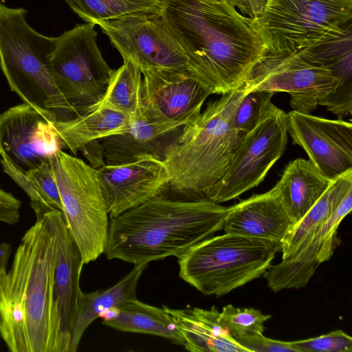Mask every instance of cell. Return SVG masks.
<instances>
[{
  "label": "cell",
  "mask_w": 352,
  "mask_h": 352,
  "mask_svg": "<svg viewBox=\"0 0 352 352\" xmlns=\"http://www.w3.org/2000/svg\"><path fill=\"white\" fill-rule=\"evenodd\" d=\"M271 318L254 308H240L227 305L220 312L219 321L234 338L244 333H261L265 322Z\"/></svg>",
  "instance_id": "obj_30"
},
{
  "label": "cell",
  "mask_w": 352,
  "mask_h": 352,
  "mask_svg": "<svg viewBox=\"0 0 352 352\" xmlns=\"http://www.w3.org/2000/svg\"><path fill=\"white\" fill-rule=\"evenodd\" d=\"M96 170L109 219L164 193L170 181L163 160L151 156Z\"/></svg>",
  "instance_id": "obj_17"
},
{
  "label": "cell",
  "mask_w": 352,
  "mask_h": 352,
  "mask_svg": "<svg viewBox=\"0 0 352 352\" xmlns=\"http://www.w3.org/2000/svg\"><path fill=\"white\" fill-rule=\"evenodd\" d=\"M287 132L309 161L332 181L352 168V124L292 110L287 113Z\"/></svg>",
  "instance_id": "obj_14"
},
{
  "label": "cell",
  "mask_w": 352,
  "mask_h": 352,
  "mask_svg": "<svg viewBox=\"0 0 352 352\" xmlns=\"http://www.w3.org/2000/svg\"><path fill=\"white\" fill-rule=\"evenodd\" d=\"M352 189V168L332 180L305 215L296 223L281 244L282 259L295 253L329 219Z\"/></svg>",
  "instance_id": "obj_25"
},
{
  "label": "cell",
  "mask_w": 352,
  "mask_h": 352,
  "mask_svg": "<svg viewBox=\"0 0 352 352\" xmlns=\"http://www.w3.org/2000/svg\"><path fill=\"white\" fill-rule=\"evenodd\" d=\"M296 352H351L352 338L342 330L333 331L316 338L291 341Z\"/></svg>",
  "instance_id": "obj_32"
},
{
  "label": "cell",
  "mask_w": 352,
  "mask_h": 352,
  "mask_svg": "<svg viewBox=\"0 0 352 352\" xmlns=\"http://www.w3.org/2000/svg\"><path fill=\"white\" fill-rule=\"evenodd\" d=\"M267 50L293 51L316 45L352 22V0H267L253 19Z\"/></svg>",
  "instance_id": "obj_9"
},
{
  "label": "cell",
  "mask_w": 352,
  "mask_h": 352,
  "mask_svg": "<svg viewBox=\"0 0 352 352\" xmlns=\"http://www.w3.org/2000/svg\"><path fill=\"white\" fill-rule=\"evenodd\" d=\"M142 115L149 122H180L195 119L210 95L190 74L144 70Z\"/></svg>",
  "instance_id": "obj_15"
},
{
  "label": "cell",
  "mask_w": 352,
  "mask_h": 352,
  "mask_svg": "<svg viewBox=\"0 0 352 352\" xmlns=\"http://www.w3.org/2000/svg\"><path fill=\"white\" fill-rule=\"evenodd\" d=\"M54 121L50 113L25 102L0 113V156L23 172L49 161L62 150Z\"/></svg>",
  "instance_id": "obj_13"
},
{
  "label": "cell",
  "mask_w": 352,
  "mask_h": 352,
  "mask_svg": "<svg viewBox=\"0 0 352 352\" xmlns=\"http://www.w3.org/2000/svg\"><path fill=\"white\" fill-rule=\"evenodd\" d=\"M184 126L180 122H149L142 116L131 119L126 131L100 140L104 164H128L148 156L162 160L170 134Z\"/></svg>",
  "instance_id": "obj_19"
},
{
  "label": "cell",
  "mask_w": 352,
  "mask_h": 352,
  "mask_svg": "<svg viewBox=\"0 0 352 352\" xmlns=\"http://www.w3.org/2000/svg\"><path fill=\"white\" fill-rule=\"evenodd\" d=\"M12 248L9 243H0V275L7 268L11 254Z\"/></svg>",
  "instance_id": "obj_37"
},
{
  "label": "cell",
  "mask_w": 352,
  "mask_h": 352,
  "mask_svg": "<svg viewBox=\"0 0 352 352\" xmlns=\"http://www.w3.org/2000/svg\"><path fill=\"white\" fill-rule=\"evenodd\" d=\"M142 85L140 69L132 61L125 60L118 69L112 70L105 93L86 112L108 109L124 114L131 119L142 116Z\"/></svg>",
  "instance_id": "obj_27"
},
{
  "label": "cell",
  "mask_w": 352,
  "mask_h": 352,
  "mask_svg": "<svg viewBox=\"0 0 352 352\" xmlns=\"http://www.w3.org/2000/svg\"><path fill=\"white\" fill-rule=\"evenodd\" d=\"M101 317L104 324L119 331L154 335L183 344L181 336L164 307L150 305L135 298L109 310Z\"/></svg>",
  "instance_id": "obj_24"
},
{
  "label": "cell",
  "mask_w": 352,
  "mask_h": 352,
  "mask_svg": "<svg viewBox=\"0 0 352 352\" xmlns=\"http://www.w3.org/2000/svg\"><path fill=\"white\" fill-rule=\"evenodd\" d=\"M228 210L208 199L160 195L109 219L104 253L133 265L177 258L222 230Z\"/></svg>",
  "instance_id": "obj_3"
},
{
  "label": "cell",
  "mask_w": 352,
  "mask_h": 352,
  "mask_svg": "<svg viewBox=\"0 0 352 352\" xmlns=\"http://www.w3.org/2000/svg\"><path fill=\"white\" fill-rule=\"evenodd\" d=\"M331 182L309 160L297 158L287 164L274 188L287 211L298 222Z\"/></svg>",
  "instance_id": "obj_22"
},
{
  "label": "cell",
  "mask_w": 352,
  "mask_h": 352,
  "mask_svg": "<svg viewBox=\"0 0 352 352\" xmlns=\"http://www.w3.org/2000/svg\"><path fill=\"white\" fill-rule=\"evenodd\" d=\"M287 113L271 102L258 124L242 135L230 165L207 199L223 203L260 184L287 144Z\"/></svg>",
  "instance_id": "obj_11"
},
{
  "label": "cell",
  "mask_w": 352,
  "mask_h": 352,
  "mask_svg": "<svg viewBox=\"0 0 352 352\" xmlns=\"http://www.w3.org/2000/svg\"><path fill=\"white\" fill-rule=\"evenodd\" d=\"M82 152L96 169L104 165L103 148L99 140L92 141L81 148Z\"/></svg>",
  "instance_id": "obj_36"
},
{
  "label": "cell",
  "mask_w": 352,
  "mask_h": 352,
  "mask_svg": "<svg viewBox=\"0 0 352 352\" xmlns=\"http://www.w3.org/2000/svg\"><path fill=\"white\" fill-rule=\"evenodd\" d=\"M164 24L210 94L242 87L267 46L253 19L229 0H163Z\"/></svg>",
  "instance_id": "obj_1"
},
{
  "label": "cell",
  "mask_w": 352,
  "mask_h": 352,
  "mask_svg": "<svg viewBox=\"0 0 352 352\" xmlns=\"http://www.w3.org/2000/svg\"><path fill=\"white\" fill-rule=\"evenodd\" d=\"M119 52L144 70L191 72L160 13H133L96 23ZM195 77V76H194Z\"/></svg>",
  "instance_id": "obj_12"
},
{
  "label": "cell",
  "mask_w": 352,
  "mask_h": 352,
  "mask_svg": "<svg viewBox=\"0 0 352 352\" xmlns=\"http://www.w3.org/2000/svg\"><path fill=\"white\" fill-rule=\"evenodd\" d=\"M21 202L12 193L0 187V222L10 225L18 223Z\"/></svg>",
  "instance_id": "obj_34"
},
{
  "label": "cell",
  "mask_w": 352,
  "mask_h": 352,
  "mask_svg": "<svg viewBox=\"0 0 352 352\" xmlns=\"http://www.w3.org/2000/svg\"><path fill=\"white\" fill-rule=\"evenodd\" d=\"M280 251L275 241L226 232L177 257L179 275L203 294L221 296L259 278Z\"/></svg>",
  "instance_id": "obj_6"
},
{
  "label": "cell",
  "mask_w": 352,
  "mask_h": 352,
  "mask_svg": "<svg viewBox=\"0 0 352 352\" xmlns=\"http://www.w3.org/2000/svg\"><path fill=\"white\" fill-rule=\"evenodd\" d=\"M148 264L135 265L126 275L108 289L80 292L71 331L69 352L77 351L84 333L96 318L109 310L136 298L138 281Z\"/></svg>",
  "instance_id": "obj_21"
},
{
  "label": "cell",
  "mask_w": 352,
  "mask_h": 352,
  "mask_svg": "<svg viewBox=\"0 0 352 352\" xmlns=\"http://www.w3.org/2000/svg\"><path fill=\"white\" fill-rule=\"evenodd\" d=\"M274 94L267 91L248 90L236 109L235 129L242 133L251 131L268 109Z\"/></svg>",
  "instance_id": "obj_31"
},
{
  "label": "cell",
  "mask_w": 352,
  "mask_h": 352,
  "mask_svg": "<svg viewBox=\"0 0 352 352\" xmlns=\"http://www.w3.org/2000/svg\"><path fill=\"white\" fill-rule=\"evenodd\" d=\"M35 214L0 275V336L12 352H60L54 235L45 215Z\"/></svg>",
  "instance_id": "obj_2"
},
{
  "label": "cell",
  "mask_w": 352,
  "mask_h": 352,
  "mask_svg": "<svg viewBox=\"0 0 352 352\" xmlns=\"http://www.w3.org/2000/svg\"><path fill=\"white\" fill-rule=\"evenodd\" d=\"M352 209V189L340 204L318 228L292 256L284 258L298 270L314 274L323 262L331 258L336 248L337 233L340 223Z\"/></svg>",
  "instance_id": "obj_26"
},
{
  "label": "cell",
  "mask_w": 352,
  "mask_h": 352,
  "mask_svg": "<svg viewBox=\"0 0 352 352\" xmlns=\"http://www.w3.org/2000/svg\"><path fill=\"white\" fill-rule=\"evenodd\" d=\"M54 235V293L59 327L60 352H69L71 331L78 308L80 278L85 264L72 238L63 214L56 209L41 210Z\"/></svg>",
  "instance_id": "obj_16"
},
{
  "label": "cell",
  "mask_w": 352,
  "mask_h": 352,
  "mask_svg": "<svg viewBox=\"0 0 352 352\" xmlns=\"http://www.w3.org/2000/svg\"><path fill=\"white\" fill-rule=\"evenodd\" d=\"M49 162L67 228L85 263L96 261L104 252L109 224L97 170L61 149Z\"/></svg>",
  "instance_id": "obj_8"
},
{
  "label": "cell",
  "mask_w": 352,
  "mask_h": 352,
  "mask_svg": "<svg viewBox=\"0 0 352 352\" xmlns=\"http://www.w3.org/2000/svg\"><path fill=\"white\" fill-rule=\"evenodd\" d=\"M296 223L274 187L228 207L223 230L281 245Z\"/></svg>",
  "instance_id": "obj_18"
},
{
  "label": "cell",
  "mask_w": 352,
  "mask_h": 352,
  "mask_svg": "<svg viewBox=\"0 0 352 352\" xmlns=\"http://www.w3.org/2000/svg\"><path fill=\"white\" fill-rule=\"evenodd\" d=\"M170 316L185 349L192 352H249L239 344L219 321L217 307L171 309Z\"/></svg>",
  "instance_id": "obj_20"
},
{
  "label": "cell",
  "mask_w": 352,
  "mask_h": 352,
  "mask_svg": "<svg viewBox=\"0 0 352 352\" xmlns=\"http://www.w3.org/2000/svg\"><path fill=\"white\" fill-rule=\"evenodd\" d=\"M248 90L244 84L209 102L166 146L162 160L170 181L162 194H169L163 195L186 201L208 199V192L226 172L243 134L235 129L234 118Z\"/></svg>",
  "instance_id": "obj_4"
},
{
  "label": "cell",
  "mask_w": 352,
  "mask_h": 352,
  "mask_svg": "<svg viewBox=\"0 0 352 352\" xmlns=\"http://www.w3.org/2000/svg\"><path fill=\"white\" fill-rule=\"evenodd\" d=\"M94 26L85 22L64 32L49 59L56 86L81 114L101 99L113 70L98 46Z\"/></svg>",
  "instance_id": "obj_10"
},
{
  "label": "cell",
  "mask_w": 352,
  "mask_h": 352,
  "mask_svg": "<svg viewBox=\"0 0 352 352\" xmlns=\"http://www.w3.org/2000/svg\"><path fill=\"white\" fill-rule=\"evenodd\" d=\"M261 333H244L234 337L249 352H296L290 342L267 338Z\"/></svg>",
  "instance_id": "obj_33"
},
{
  "label": "cell",
  "mask_w": 352,
  "mask_h": 352,
  "mask_svg": "<svg viewBox=\"0 0 352 352\" xmlns=\"http://www.w3.org/2000/svg\"><path fill=\"white\" fill-rule=\"evenodd\" d=\"M131 119L121 113L100 109L87 111L74 118L54 121L53 126L62 148L76 154L88 143L127 130Z\"/></svg>",
  "instance_id": "obj_23"
},
{
  "label": "cell",
  "mask_w": 352,
  "mask_h": 352,
  "mask_svg": "<svg viewBox=\"0 0 352 352\" xmlns=\"http://www.w3.org/2000/svg\"><path fill=\"white\" fill-rule=\"evenodd\" d=\"M84 21L93 23L133 13H160L163 0H65Z\"/></svg>",
  "instance_id": "obj_29"
},
{
  "label": "cell",
  "mask_w": 352,
  "mask_h": 352,
  "mask_svg": "<svg viewBox=\"0 0 352 352\" xmlns=\"http://www.w3.org/2000/svg\"><path fill=\"white\" fill-rule=\"evenodd\" d=\"M0 164L7 174L29 197L33 210L47 208L63 211L58 187L49 161L26 172L15 167L4 156Z\"/></svg>",
  "instance_id": "obj_28"
},
{
  "label": "cell",
  "mask_w": 352,
  "mask_h": 352,
  "mask_svg": "<svg viewBox=\"0 0 352 352\" xmlns=\"http://www.w3.org/2000/svg\"><path fill=\"white\" fill-rule=\"evenodd\" d=\"M26 14L23 8L0 1V67L11 91L57 121L81 115L65 99L50 72L49 59L56 37L36 31Z\"/></svg>",
  "instance_id": "obj_5"
},
{
  "label": "cell",
  "mask_w": 352,
  "mask_h": 352,
  "mask_svg": "<svg viewBox=\"0 0 352 352\" xmlns=\"http://www.w3.org/2000/svg\"><path fill=\"white\" fill-rule=\"evenodd\" d=\"M342 69L334 41L328 38L293 51L267 50L245 84L249 90L286 92L293 110L310 113L326 105Z\"/></svg>",
  "instance_id": "obj_7"
},
{
  "label": "cell",
  "mask_w": 352,
  "mask_h": 352,
  "mask_svg": "<svg viewBox=\"0 0 352 352\" xmlns=\"http://www.w3.org/2000/svg\"><path fill=\"white\" fill-rule=\"evenodd\" d=\"M236 8L251 19L261 16L267 0H229Z\"/></svg>",
  "instance_id": "obj_35"
}]
</instances>
